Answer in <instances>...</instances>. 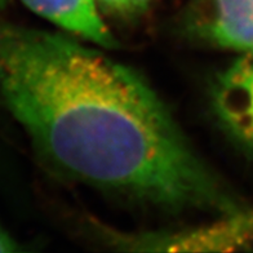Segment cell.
I'll list each match as a JSON object with an SVG mask.
<instances>
[{"instance_id": "obj_6", "label": "cell", "mask_w": 253, "mask_h": 253, "mask_svg": "<svg viewBox=\"0 0 253 253\" xmlns=\"http://www.w3.org/2000/svg\"><path fill=\"white\" fill-rule=\"evenodd\" d=\"M17 251H21V247L13 237H10L7 230L0 225V253L17 252Z\"/></svg>"}, {"instance_id": "obj_1", "label": "cell", "mask_w": 253, "mask_h": 253, "mask_svg": "<svg viewBox=\"0 0 253 253\" xmlns=\"http://www.w3.org/2000/svg\"><path fill=\"white\" fill-rule=\"evenodd\" d=\"M0 94L40 153L78 180L169 208L239 211L145 80L98 50L0 22Z\"/></svg>"}, {"instance_id": "obj_7", "label": "cell", "mask_w": 253, "mask_h": 253, "mask_svg": "<svg viewBox=\"0 0 253 253\" xmlns=\"http://www.w3.org/2000/svg\"><path fill=\"white\" fill-rule=\"evenodd\" d=\"M103 7L111 10H126V0H98Z\"/></svg>"}, {"instance_id": "obj_3", "label": "cell", "mask_w": 253, "mask_h": 253, "mask_svg": "<svg viewBox=\"0 0 253 253\" xmlns=\"http://www.w3.org/2000/svg\"><path fill=\"white\" fill-rule=\"evenodd\" d=\"M22 3L39 16L92 43L102 47L115 44L113 34L97 12L94 0H22Z\"/></svg>"}, {"instance_id": "obj_4", "label": "cell", "mask_w": 253, "mask_h": 253, "mask_svg": "<svg viewBox=\"0 0 253 253\" xmlns=\"http://www.w3.org/2000/svg\"><path fill=\"white\" fill-rule=\"evenodd\" d=\"M213 12L206 29L221 47L253 50V0H212Z\"/></svg>"}, {"instance_id": "obj_8", "label": "cell", "mask_w": 253, "mask_h": 253, "mask_svg": "<svg viewBox=\"0 0 253 253\" xmlns=\"http://www.w3.org/2000/svg\"><path fill=\"white\" fill-rule=\"evenodd\" d=\"M150 0H126V10L140 12L149 5Z\"/></svg>"}, {"instance_id": "obj_2", "label": "cell", "mask_w": 253, "mask_h": 253, "mask_svg": "<svg viewBox=\"0 0 253 253\" xmlns=\"http://www.w3.org/2000/svg\"><path fill=\"white\" fill-rule=\"evenodd\" d=\"M216 101L234 133L253 146V50L246 52L223 74Z\"/></svg>"}, {"instance_id": "obj_5", "label": "cell", "mask_w": 253, "mask_h": 253, "mask_svg": "<svg viewBox=\"0 0 253 253\" xmlns=\"http://www.w3.org/2000/svg\"><path fill=\"white\" fill-rule=\"evenodd\" d=\"M234 227L242 244L253 242V210L238 211L234 214Z\"/></svg>"}]
</instances>
